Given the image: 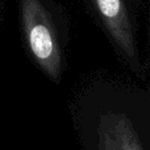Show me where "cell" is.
Segmentation results:
<instances>
[{
    "label": "cell",
    "mask_w": 150,
    "mask_h": 150,
    "mask_svg": "<svg viewBox=\"0 0 150 150\" xmlns=\"http://www.w3.org/2000/svg\"><path fill=\"white\" fill-rule=\"evenodd\" d=\"M80 150H150V90L115 74L83 80L69 101Z\"/></svg>",
    "instance_id": "6da1fadb"
},
{
    "label": "cell",
    "mask_w": 150,
    "mask_h": 150,
    "mask_svg": "<svg viewBox=\"0 0 150 150\" xmlns=\"http://www.w3.org/2000/svg\"><path fill=\"white\" fill-rule=\"evenodd\" d=\"M19 27L30 62L53 84H61L68 68L69 19L55 0H16Z\"/></svg>",
    "instance_id": "7a4b0ae2"
},
{
    "label": "cell",
    "mask_w": 150,
    "mask_h": 150,
    "mask_svg": "<svg viewBox=\"0 0 150 150\" xmlns=\"http://www.w3.org/2000/svg\"><path fill=\"white\" fill-rule=\"evenodd\" d=\"M91 19L103 32L118 61L144 82L148 67L139 48L138 0H82Z\"/></svg>",
    "instance_id": "3957f363"
},
{
    "label": "cell",
    "mask_w": 150,
    "mask_h": 150,
    "mask_svg": "<svg viewBox=\"0 0 150 150\" xmlns=\"http://www.w3.org/2000/svg\"><path fill=\"white\" fill-rule=\"evenodd\" d=\"M1 7H2V4H1V0H0V27H1Z\"/></svg>",
    "instance_id": "277c9868"
}]
</instances>
